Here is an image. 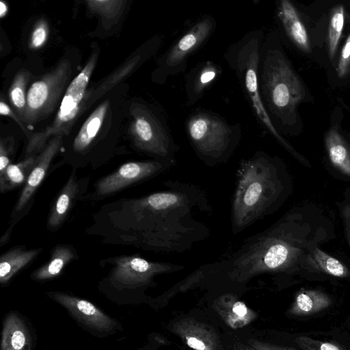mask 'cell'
Segmentation results:
<instances>
[{
    "instance_id": "cell-1",
    "label": "cell",
    "mask_w": 350,
    "mask_h": 350,
    "mask_svg": "<svg viewBox=\"0 0 350 350\" xmlns=\"http://www.w3.org/2000/svg\"><path fill=\"white\" fill-rule=\"evenodd\" d=\"M167 189L116 204L105 221L122 243L159 252L182 253L206 239L210 229L196 218L211 213L206 194L191 183L168 181Z\"/></svg>"
},
{
    "instance_id": "cell-2",
    "label": "cell",
    "mask_w": 350,
    "mask_h": 350,
    "mask_svg": "<svg viewBox=\"0 0 350 350\" xmlns=\"http://www.w3.org/2000/svg\"><path fill=\"white\" fill-rule=\"evenodd\" d=\"M284 190L278 161L262 150L243 159L237 172L231 206L234 234L271 213Z\"/></svg>"
},
{
    "instance_id": "cell-3",
    "label": "cell",
    "mask_w": 350,
    "mask_h": 350,
    "mask_svg": "<svg viewBox=\"0 0 350 350\" xmlns=\"http://www.w3.org/2000/svg\"><path fill=\"white\" fill-rule=\"evenodd\" d=\"M258 87L262 101L271 120L282 125L291 122L295 104L300 98V88L276 38H264L260 49Z\"/></svg>"
},
{
    "instance_id": "cell-4",
    "label": "cell",
    "mask_w": 350,
    "mask_h": 350,
    "mask_svg": "<svg viewBox=\"0 0 350 350\" xmlns=\"http://www.w3.org/2000/svg\"><path fill=\"white\" fill-rule=\"evenodd\" d=\"M189 143L197 157L209 167L226 163L238 147L241 129L221 116L198 110L186 120Z\"/></svg>"
},
{
    "instance_id": "cell-5",
    "label": "cell",
    "mask_w": 350,
    "mask_h": 350,
    "mask_svg": "<svg viewBox=\"0 0 350 350\" xmlns=\"http://www.w3.org/2000/svg\"><path fill=\"white\" fill-rule=\"evenodd\" d=\"M264 38L262 29L250 31L231 44L224 57L241 84L258 120L283 146L291 150L273 124L259 92L258 64Z\"/></svg>"
},
{
    "instance_id": "cell-6",
    "label": "cell",
    "mask_w": 350,
    "mask_h": 350,
    "mask_svg": "<svg viewBox=\"0 0 350 350\" xmlns=\"http://www.w3.org/2000/svg\"><path fill=\"white\" fill-rule=\"evenodd\" d=\"M98 54L94 52L81 71L67 86L53 122L43 131L32 134L25 149V158L41 152L47 142L55 136L68 135L75 119L81 111L86 89L97 62Z\"/></svg>"
},
{
    "instance_id": "cell-7",
    "label": "cell",
    "mask_w": 350,
    "mask_h": 350,
    "mask_svg": "<svg viewBox=\"0 0 350 350\" xmlns=\"http://www.w3.org/2000/svg\"><path fill=\"white\" fill-rule=\"evenodd\" d=\"M131 113L129 133L135 146L156 159H175L178 146L164 116L143 103L135 104Z\"/></svg>"
},
{
    "instance_id": "cell-8",
    "label": "cell",
    "mask_w": 350,
    "mask_h": 350,
    "mask_svg": "<svg viewBox=\"0 0 350 350\" xmlns=\"http://www.w3.org/2000/svg\"><path fill=\"white\" fill-rule=\"evenodd\" d=\"M217 23L210 15L198 20L158 61L153 78L163 84L167 79L185 70L189 57L198 50L214 32Z\"/></svg>"
},
{
    "instance_id": "cell-9",
    "label": "cell",
    "mask_w": 350,
    "mask_h": 350,
    "mask_svg": "<svg viewBox=\"0 0 350 350\" xmlns=\"http://www.w3.org/2000/svg\"><path fill=\"white\" fill-rule=\"evenodd\" d=\"M70 75V63L64 59L33 83L27 90L26 110L21 121L33 125L49 116L64 92Z\"/></svg>"
},
{
    "instance_id": "cell-10",
    "label": "cell",
    "mask_w": 350,
    "mask_h": 350,
    "mask_svg": "<svg viewBox=\"0 0 350 350\" xmlns=\"http://www.w3.org/2000/svg\"><path fill=\"white\" fill-rule=\"evenodd\" d=\"M110 261L113 264L111 281L119 287H142L150 284L158 275L185 269L182 265L150 261L137 255L118 256Z\"/></svg>"
},
{
    "instance_id": "cell-11",
    "label": "cell",
    "mask_w": 350,
    "mask_h": 350,
    "mask_svg": "<svg viewBox=\"0 0 350 350\" xmlns=\"http://www.w3.org/2000/svg\"><path fill=\"white\" fill-rule=\"evenodd\" d=\"M176 164L175 159H155L126 163L96 184L95 194L98 196H109L134 183L160 174Z\"/></svg>"
},
{
    "instance_id": "cell-12",
    "label": "cell",
    "mask_w": 350,
    "mask_h": 350,
    "mask_svg": "<svg viewBox=\"0 0 350 350\" xmlns=\"http://www.w3.org/2000/svg\"><path fill=\"white\" fill-rule=\"evenodd\" d=\"M49 296L66 308L78 321L100 332H109L116 323L88 301L63 293L49 292Z\"/></svg>"
},
{
    "instance_id": "cell-13",
    "label": "cell",
    "mask_w": 350,
    "mask_h": 350,
    "mask_svg": "<svg viewBox=\"0 0 350 350\" xmlns=\"http://www.w3.org/2000/svg\"><path fill=\"white\" fill-rule=\"evenodd\" d=\"M170 331L193 350H221L219 337L215 329L192 317L174 322Z\"/></svg>"
},
{
    "instance_id": "cell-14",
    "label": "cell",
    "mask_w": 350,
    "mask_h": 350,
    "mask_svg": "<svg viewBox=\"0 0 350 350\" xmlns=\"http://www.w3.org/2000/svg\"><path fill=\"white\" fill-rule=\"evenodd\" d=\"M62 139V136L53 137L40 152L36 164L31 172L16 202L14 212L22 211L27 206L36 189L44 180L52 160L60 150Z\"/></svg>"
},
{
    "instance_id": "cell-15",
    "label": "cell",
    "mask_w": 350,
    "mask_h": 350,
    "mask_svg": "<svg viewBox=\"0 0 350 350\" xmlns=\"http://www.w3.org/2000/svg\"><path fill=\"white\" fill-rule=\"evenodd\" d=\"M221 73L222 68L209 60L202 62L193 68L185 77L187 104L191 105L198 102Z\"/></svg>"
},
{
    "instance_id": "cell-16",
    "label": "cell",
    "mask_w": 350,
    "mask_h": 350,
    "mask_svg": "<svg viewBox=\"0 0 350 350\" xmlns=\"http://www.w3.org/2000/svg\"><path fill=\"white\" fill-rule=\"evenodd\" d=\"M213 307L224 322L237 329L245 327L256 319V313L233 293H224L213 302Z\"/></svg>"
},
{
    "instance_id": "cell-17",
    "label": "cell",
    "mask_w": 350,
    "mask_h": 350,
    "mask_svg": "<svg viewBox=\"0 0 350 350\" xmlns=\"http://www.w3.org/2000/svg\"><path fill=\"white\" fill-rule=\"evenodd\" d=\"M83 183L73 171L51 208L47 228L55 231L62 225L78 196L82 193Z\"/></svg>"
},
{
    "instance_id": "cell-18",
    "label": "cell",
    "mask_w": 350,
    "mask_h": 350,
    "mask_svg": "<svg viewBox=\"0 0 350 350\" xmlns=\"http://www.w3.org/2000/svg\"><path fill=\"white\" fill-rule=\"evenodd\" d=\"M43 248L26 250L23 246L12 247L0 257V282L6 284L20 270L31 262Z\"/></svg>"
},
{
    "instance_id": "cell-19",
    "label": "cell",
    "mask_w": 350,
    "mask_h": 350,
    "mask_svg": "<svg viewBox=\"0 0 350 350\" xmlns=\"http://www.w3.org/2000/svg\"><path fill=\"white\" fill-rule=\"evenodd\" d=\"M278 16L289 38L301 49H309L307 31L292 3L287 0L280 1Z\"/></svg>"
},
{
    "instance_id": "cell-20",
    "label": "cell",
    "mask_w": 350,
    "mask_h": 350,
    "mask_svg": "<svg viewBox=\"0 0 350 350\" xmlns=\"http://www.w3.org/2000/svg\"><path fill=\"white\" fill-rule=\"evenodd\" d=\"M76 256V252L71 245H57L52 250L49 260L36 269L31 273V278L37 281L53 279L59 275Z\"/></svg>"
},
{
    "instance_id": "cell-21",
    "label": "cell",
    "mask_w": 350,
    "mask_h": 350,
    "mask_svg": "<svg viewBox=\"0 0 350 350\" xmlns=\"http://www.w3.org/2000/svg\"><path fill=\"white\" fill-rule=\"evenodd\" d=\"M31 340L27 327L14 314H10L3 323L1 350H30Z\"/></svg>"
},
{
    "instance_id": "cell-22",
    "label": "cell",
    "mask_w": 350,
    "mask_h": 350,
    "mask_svg": "<svg viewBox=\"0 0 350 350\" xmlns=\"http://www.w3.org/2000/svg\"><path fill=\"white\" fill-rule=\"evenodd\" d=\"M332 304L325 293L317 290H301L296 295L288 313L294 316H306L319 312Z\"/></svg>"
},
{
    "instance_id": "cell-23",
    "label": "cell",
    "mask_w": 350,
    "mask_h": 350,
    "mask_svg": "<svg viewBox=\"0 0 350 350\" xmlns=\"http://www.w3.org/2000/svg\"><path fill=\"white\" fill-rule=\"evenodd\" d=\"M109 103L103 102L90 114L83 124L73 142L77 152L86 150L97 136L104 122Z\"/></svg>"
},
{
    "instance_id": "cell-24",
    "label": "cell",
    "mask_w": 350,
    "mask_h": 350,
    "mask_svg": "<svg viewBox=\"0 0 350 350\" xmlns=\"http://www.w3.org/2000/svg\"><path fill=\"white\" fill-rule=\"evenodd\" d=\"M38 157L31 155L26 157L22 161L16 164L11 163L0 175V191L1 193L8 192L24 183L36 164Z\"/></svg>"
},
{
    "instance_id": "cell-25",
    "label": "cell",
    "mask_w": 350,
    "mask_h": 350,
    "mask_svg": "<svg viewBox=\"0 0 350 350\" xmlns=\"http://www.w3.org/2000/svg\"><path fill=\"white\" fill-rule=\"evenodd\" d=\"M326 147L332 164L342 173L350 176V150L335 130L329 132L326 137Z\"/></svg>"
},
{
    "instance_id": "cell-26",
    "label": "cell",
    "mask_w": 350,
    "mask_h": 350,
    "mask_svg": "<svg viewBox=\"0 0 350 350\" xmlns=\"http://www.w3.org/2000/svg\"><path fill=\"white\" fill-rule=\"evenodd\" d=\"M29 78L30 73L28 70L19 71L15 75L9 90L10 100L21 120L26 110L27 94L26 90Z\"/></svg>"
},
{
    "instance_id": "cell-27",
    "label": "cell",
    "mask_w": 350,
    "mask_h": 350,
    "mask_svg": "<svg viewBox=\"0 0 350 350\" xmlns=\"http://www.w3.org/2000/svg\"><path fill=\"white\" fill-rule=\"evenodd\" d=\"M88 8L94 13L99 14L107 25H111L118 20L124 8L123 1H100L93 0L86 1Z\"/></svg>"
},
{
    "instance_id": "cell-28",
    "label": "cell",
    "mask_w": 350,
    "mask_h": 350,
    "mask_svg": "<svg viewBox=\"0 0 350 350\" xmlns=\"http://www.w3.org/2000/svg\"><path fill=\"white\" fill-rule=\"evenodd\" d=\"M314 260L318 267L323 272L338 278L349 275L348 269L336 258L317 248L313 252Z\"/></svg>"
},
{
    "instance_id": "cell-29",
    "label": "cell",
    "mask_w": 350,
    "mask_h": 350,
    "mask_svg": "<svg viewBox=\"0 0 350 350\" xmlns=\"http://www.w3.org/2000/svg\"><path fill=\"white\" fill-rule=\"evenodd\" d=\"M344 25V9L342 6L336 7L332 12L328 33L329 55H334L336 47L342 34Z\"/></svg>"
},
{
    "instance_id": "cell-30",
    "label": "cell",
    "mask_w": 350,
    "mask_h": 350,
    "mask_svg": "<svg viewBox=\"0 0 350 350\" xmlns=\"http://www.w3.org/2000/svg\"><path fill=\"white\" fill-rule=\"evenodd\" d=\"M295 341L304 350H343L333 342L319 340L304 336L297 337Z\"/></svg>"
},
{
    "instance_id": "cell-31",
    "label": "cell",
    "mask_w": 350,
    "mask_h": 350,
    "mask_svg": "<svg viewBox=\"0 0 350 350\" xmlns=\"http://www.w3.org/2000/svg\"><path fill=\"white\" fill-rule=\"evenodd\" d=\"M49 36L48 25L44 21L37 23L33 28L30 38V47L36 49L42 47Z\"/></svg>"
},
{
    "instance_id": "cell-32",
    "label": "cell",
    "mask_w": 350,
    "mask_h": 350,
    "mask_svg": "<svg viewBox=\"0 0 350 350\" xmlns=\"http://www.w3.org/2000/svg\"><path fill=\"white\" fill-rule=\"evenodd\" d=\"M12 146L5 139L0 142V175L3 174L6 168L11 164Z\"/></svg>"
},
{
    "instance_id": "cell-33",
    "label": "cell",
    "mask_w": 350,
    "mask_h": 350,
    "mask_svg": "<svg viewBox=\"0 0 350 350\" xmlns=\"http://www.w3.org/2000/svg\"><path fill=\"white\" fill-rule=\"evenodd\" d=\"M350 63V34L349 35L346 42L341 52L340 58L338 66V75H344Z\"/></svg>"
},
{
    "instance_id": "cell-34",
    "label": "cell",
    "mask_w": 350,
    "mask_h": 350,
    "mask_svg": "<svg viewBox=\"0 0 350 350\" xmlns=\"http://www.w3.org/2000/svg\"><path fill=\"white\" fill-rule=\"evenodd\" d=\"M0 113L1 116H8L13 119L23 129V132L27 136L28 139L31 137L32 135L25 128L24 125L21 122L20 118L16 115L14 111L10 109L8 104L1 99L0 102Z\"/></svg>"
},
{
    "instance_id": "cell-35",
    "label": "cell",
    "mask_w": 350,
    "mask_h": 350,
    "mask_svg": "<svg viewBox=\"0 0 350 350\" xmlns=\"http://www.w3.org/2000/svg\"><path fill=\"white\" fill-rule=\"evenodd\" d=\"M248 343L250 345L258 350H297L292 347L271 344L255 339L249 340Z\"/></svg>"
},
{
    "instance_id": "cell-36",
    "label": "cell",
    "mask_w": 350,
    "mask_h": 350,
    "mask_svg": "<svg viewBox=\"0 0 350 350\" xmlns=\"http://www.w3.org/2000/svg\"><path fill=\"white\" fill-rule=\"evenodd\" d=\"M342 214L345 223V231L350 245V206H344Z\"/></svg>"
},
{
    "instance_id": "cell-37",
    "label": "cell",
    "mask_w": 350,
    "mask_h": 350,
    "mask_svg": "<svg viewBox=\"0 0 350 350\" xmlns=\"http://www.w3.org/2000/svg\"><path fill=\"white\" fill-rule=\"evenodd\" d=\"M231 350H258L252 347L250 345H245L242 343L235 344Z\"/></svg>"
},
{
    "instance_id": "cell-38",
    "label": "cell",
    "mask_w": 350,
    "mask_h": 350,
    "mask_svg": "<svg viewBox=\"0 0 350 350\" xmlns=\"http://www.w3.org/2000/svg\"><path fill=\"white\" fill-rule=\"evenodd\" d=\"M8 12V6L6 3L1 1L0 2V16L1 18L4 17Z\"/></svg>"
},
{
    "instance_id": "cell-39",
    "label": "cell",
    "mask_w": 350,
    "mask_h": 350,
    "mask_svg": "<svg viewBox=\"0 0 350 350\" xmlns=\"http://www.w3.org/2000/svg\"><path fill=\"white\" fill-rule=\"evenodd\" d=\"M12 228L11 227L7 230V232L1 237L0 241V245L2 246L3 244H5L10 239V234L11 232Z\"/></svg>"
}]
</instances>
